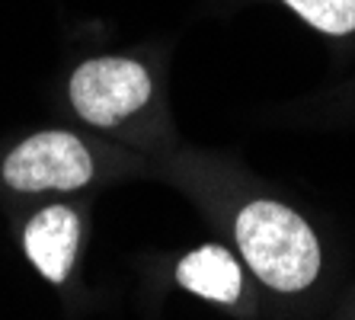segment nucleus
<instances>
[{
	"label": "nucleus",
	"mask_w": 355,
	"mask_h": 320,
	"mask_svg": "<svg viewBox=\"0 0 355 320\" xmlns=\"http://www.w3.org/2000/svg\"><path fill=\"white\" fill-rule=\"evenodd\" d=\"M237 244L250 269L279 292H301L320 272L314 230L279 202H250L237 214Z\"/></svg>",
	"instance_id": "obj_1"
},
{
	"label": "nucleus",
	"mask_w": 355,
	"mask_h": 320,
	"mask_svg": "<svg viewBox=\"0 0 355 320\" xmlns=\"http://www.w3.org/2000/svg\"><path fill=\"white\" fill-rule=\"evenodd\" d=\"M150 99L148 71L125 58L87 61L71 77V103L93 125H116Z\"/></svg>",
	"instance_id": "obj_2"
},
{
	"label": "nucleus",
	"mask_w": 355,
	"mask_h": 320,
	"mask_svg": "<svg viewBox=\"0 0 355 320\" xmlns=\"http://www.w3.org/2000/svg\"><path fill=\"white\" fill-rule=\"evenodd\" d=\"M93 176V160L80 138L67 132H42L23 141L3 164V180L19 192L77 189Z\"/></svg>",
	"instance_id": "obj_3"
},
{
	"label": "nucleus",
	"mask_w": 355,
	"mask_h": 320,
	"mask_svg": "<svg viewBox=\"0 0 355 320\" xmlns=\"http://www.w3.org/2000/svg\"><path fill=\"white\" fill-rule=\"evenodd\" d=\"M77 240H80V221L64 205H51L39 212L26 224L23 234L26 253L49 282H64L77 256Z\"/></svg>",
	"instance_id": "obj_4"
},
{
	"label": "nucleus",
	"mask_w": 355,
	"mask_h": 320,
	"mask_svg": "<svg viewBox=\"0 0 355 320\" xmlns=\"http://www.w3.org/2000/svg\"><path fill=\"white\" fill-rule=\"evenodd\" d=\"M182 288L221 304H234L240 298V266L221 246H198L176 269Z\"/></svg>",
	"instance_id": "obj_5"
},
{
	"label": "nucleus",
	"mask_w": 355,
	"mask_h": 320,
	"mask_svg": "<svg viewBox=\"0 0 355 320\" xmlns=\"http://www.w3.org/2000/svg\"><path fill=\"white\" fill-rule=\"evenodd\" d=\"M285 3L320 33L346 35L355 29V0H285Z\"/></svg>",
	"instance_id": "obj_6"
}]
</instances>
